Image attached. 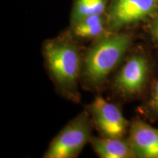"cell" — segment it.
Wrapping results in <instances>:
<instances>
[{"label":"cell","mask_w":158,"mask_h":158,"mask_svg":"<svg viewBox=\"0 0 158 158\" xmlns=\"http://www.w3.org/2000/svg\"><path fill=\"white\" fill-rule=\"evenodd\" d=\"M149 62L143 55L130 56L118 72L113 81L114 89L123 95L140 92L147 80Z\"/></svg>","instance_id":"cell-6"},{"label":"cell","mask_w":158,"mask_h":158,"mask_svg":"<svg viewBox=\"0 0 158 158\" xmlns=\"http://www.w3.org/2000/svg\"><path fill=\"white\" fill-rule=\"evenodd\" d=\"M156 1H157V2H158V0H156Z\"/></svg>","instance_id":"cell-13"},{"label":"cell","mask_w":158,"mask_h":158,"mask_svg":"<svg viewBox=\"0 0 158 158\" xmlns=\"http://www.w3.org/2000/svg\"><path fill=\"white\" fill-rule=\"evenodd\" d=\"M94 123L87 110L70 120L51 141L43 157L75 158L92 138Z\"/></svg>","instance_id":"cell-3"},{"label":"cell","mask_w":158,"mask_h":158,"mask_svg":"<svg viewBox=\"0 0 158 158\" xmlns=\"http://www.w3.org/2000/svg\"><path fill=\"white\" fill-rule=\"evenodd\" d=\"M110 0H73L70 26L92 15L106 13Z\"/></svg>","instance_id":"cell-10"},{"label":"cell","mask_w":158,"mask_h":158,"mask_svg":"<svg viewBox=\"0 0 158 158\" xmlns=\"http://www.w3.org/2000/svg\"><path fill=\"white\" fill-rule=\"evenodd\" d=\"M89 143L94 152L101 158L135 157L129 139L92 136Z\"/></svg>","instance_id":"cell-8"},{"label":"cell","mask_w":158,"mask_h":158,"mask_svg":"<svg viewBox=\"0 0 158 158\" xmlns=\"http://www.w3.org/2000/svg\"><path fill=\"white\" fill-rule=\"evenodd\" d=\"M158 9L156 0H110L106 10L109 31L151 18Z\"/></svg>","instance_id":"cell-4"},{"label":"cell","mask_w":158,"mask_h":158,"mask_svg":"<svg viewBox=\"0 0 158 158\" xmlns=\"http://www.w3.org/2000/svg\"><path fill=\"white\" fill-rule=\"evenodd\" d=\"M70 34L76 40H95L109 32L106 13L92 15L70 26Z\"/></svg>","instance_id":"cell-9"},{"label":"cell","mask_w":158,"mask_h":158,"mask_svg":"<svg viewBox=\"0 0 158 158\" xmlns=\"http://www.w3.org/2000/svg\"><path fill=\"white\" fill-rule=\"evenodd\" d=\"M131 43V36L119 31H109L94 40L83 54L82 86L91 91L101 88L122 61Z\"/></svg>","instance_id":"cell-2"},{"label":"cell","mask_w":158,"mask_h":158,"mask_svg":"<svg viewBox=\"0 0 158 158\" xmlns=\"http://www.w3.org/2000/svg\"><path fill=\"white\" fill-rule=\"evenodd\" d=\"M129 141L135 157L158 158V129L137 120L130 128Z\"/></svg>","instance_id":"cell-7"},{"label":"cell","mask_w":158,"mask_h":158,"mask_svg":"<svg viewBox=\"0 0 158 158\" xmlns=\"http://www.w3.org/2000/svg\"><path fill=\"white\" fill-rule=\"evenodd\" d=\"M42 52L45 68L57 92L67 100L78 103L83 54L76 39L68 32L46 40Z\"/></svg>","instance_id":"cell-1"},{"label":"cell","mask_w":158,"mask_h":158,"mask_svg":"<svg viewBox=\"0 0 158 158\" xmlns=\"http://www.w3.org/2000/svg\"><path fill=\"white\" fill-rule=\"evenodd\" d=\"M149 106L155 114L158 115V81L156 82L149 102Z\"/></svg>","instance_id":"cell-12"},{"label":"cell","mask_w":158,"mask_h":158,"mask_svg":"<svg viewBox=\"0 0 158 158\" xmlns=\"http://www.w3.org/2000/svg\"><path fill=\"white\" fill-rule=\"evenodd\" d=\"M86 109L102 137L122 138L127 133L128 122L121 109L102 97L97 96Z\"/></svg>","instance_id":"cell-5"},{"label":"cell","mask_w":158,"mask_h":158,"mask_svg":"<svg viewBox=\"0 0 158 158\" xmlns=\"http://www.w3.org/2000/svg\"><path fill=\"white\" fill-rule=\"evenodd\" d=\"M149 32L154 40L158 44V11L151 17L149 24Z\"/></svg>","instance_id":"cell-11"}]
</instances>
